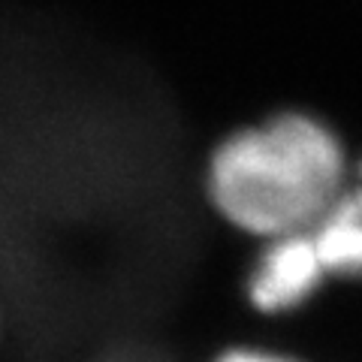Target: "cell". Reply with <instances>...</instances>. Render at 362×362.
<instances>
[{"mask_svg":"<svg viewBox=\"0 0 362 362\" xmlns=\"http://www.w3.org/2000/svg\"><path fill=\"white\" fill-rule=\"evenodd\" d=\"M308 235L326 275H362V187L338 197Z\"/></svg>","mask_w":362,"mask_h":362,"instance_id":"cell-3","label":"cell"},{"mask_svg":"<svg viewBox=\"0 0 362 362\" xmlns=\"http://www.w3.org/2000/svg\"><path fill=\"white\" fill-rule=\"evenodd\" d=\"M326 269L317 257L308 230L269 239V247L259 257V263L247 284V296L266 314H278L296 308L311 293L320 287Z\"/></svg>","mask_w":362,"mask_h":362,"instance_id":"cell-2","label":"cell"},{"mask_svg":"<svg viewBox=\"0 0 362 362\" xmlns=\"http://www.w3.org/2000/svg\"><path fill=\"white\" fill-rule=\"evenodd\" d=\"M344 157L320 121L284 115L230 136L211 157L209 194L230 223L278 239L314 226L341 197Z\"/></svg>","mask_w":362,"mask_h":362,"instance_id":"cell-1","label":"cell"},{"mask_svg":"<svg viewBox=\"0 0 362 362\" xmlns=\"http://www.w3.org/2000/svg\"><path fill=\"white\" fill-rule=\"evenodd\" d=\"M214 362H293V359L266 354V350H230V354L218 356Z\"/></svg>","mask_w":362,"mask_h":362,"instance_id":"cell-4","label":"cell"}]
</instances>
